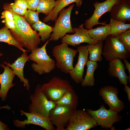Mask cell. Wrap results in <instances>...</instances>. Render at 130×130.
I'll use <instances>...</instances> for the list:
<instances>
[{
  "instance_id": "1",
  "label": "cell",
  "mask_w": 130,
  "mask_h": 130,
  "mask_svg": "<svg viewBox=\"0 0 130 130\" xmlns=\"http://www.w3.org/2000/svg\"><path fill=\"white\" fill-rule=\"evenodd\" d=\"M9 3L3 4V9L10 11L13 14L16 24L13 30H9L12 37L23 47L30 52L37 48L41 39L38 34L33 30L26 21L24 16L19 15L12 10Z\"/></svg>"
},
{
  "instance_id": "2",
  "label": "cell",
  "mask_w": 130,
  "mask_h": 130,
  "mask_svg": "<svg viewBox=\"0 0 130 130\" xmlns=\"http://www.w3.org/2000/svg\"><path fill=\"white\" fill-rule=\"evenodd\" d=\"M47 40L41 47H37L28 56L29 60L35 62L31 65L33 71L39 75L50 73L56 67L55 61L47 54L46 47L49 42Z\"/></svg>"
},
{
  "instance_id": "3",
  "label": "cell",
  "mask_w": 130,
  "mask_h": 130,
  "mask_svg": "<svg viewBox=\"0 0 130 130\" xmlns=\"http://www.w3.org/2000/svg\"><path fill=\"white\" fill-rule=\"evenodd\" d=\"M65 43L54 46L52 50L53 56L56 60V66L65 73H69L72 70L74 58L78 52L75 50L68 47Z\"/></svg>"
},
{
  "instance_id": "4",
  "label": "cell",
  "mask_w": 130,
  "mask_h": 130,
  "mask_svg": "<svg viewBox=\"0 0 130 130\" xmlns=\"http://www.w3.org/2000/svg\"><path fill=\"white\" fill-rule=\"evenodd\" d=\"M41 85L38 84L34 93L30 96L31 103L28 106L29 112L48 117L50 111L56 105L47 99L42 90Z\"/></svg>"
},
{
  "instance_id": "5",
  "label": "cell",
  "mask_w": 130,
  "mask_h": 130,
  "mask_svg": "<svg viewBox=\"0 0 130 130\" xmlns=\"http://www.w3.org/2000/svg\"><path fill=\"white\" fill-rule=\"evenodd\" d=\"M105 40L102 54L107 61L116 58L124 60L129 58L130 51L119 40L117 36L110 34Z\"/></svg>"
},
{
  "instance_id": "6",
  "label": "cell",
  "mask_w": 130,
  "mask_h": 130,
  "mask_svg": "<svg viewBox=\"0 0 130 130\" xmlns=\"http://www.w3.org/2000/svg\"><path fill=\"white\" fill-rule=\"evenodd\" d=\"M41 88L47 99L54 102L59 99L67 91L73 87L68 80L54 76L48 82L41 85Z\"/></svg>"
},
{
  "instance_id": "7",
  "label": "cell",
  "mask_w": 130,
  "mask_h": 130,
  "mask_svg": "<svg viewBox=\"0 0 130 130\" xmlns=\"http://www.w3.org/2000/svg\"><path fill=\"white\" fill-rule=\"evenodd\" d=\"M74 4L70 5L67 8H64L59 13L55 21L53 31L50 37L51 40L57 41L67 33H74L72 27L70 17L72 10Z\"/></svg>"
},
{
  "instance_id": "8",
  "label": "cell",
  "mask_w": 130,
  "mask_h": 130,
  "mask_svg": "<svg viewBox=\"0 0 130 130\" xmlns=\"http://www.w3.org/2000/svg\"><path fill=\"white\" fill-rule=\"evenodd\" d=\"M86 111L93 118L96 122L102 128L115 130L113 124L121 121L123 117L116 111L109 108L106 109L102 104L99 108L96 110L87 109Z\"/></svg>"
},
{
  "instance_id": "9",
  "label": "cell",
  "mask_w": 130,
  "mask_h": 130,
  "mask_svg": "<svg viewBox=\"0 0 130 130\" xmlns=\"http://www.w3.org/2000/svg\"><path fill=\"white\" fill-rule=\"evenodd\" d=\"M98 125L92 116L83 110L73 112L66 130H88Z\"/></svg>"
},
{
  "instance_id": "10",
  "label": "cell",
  "mask_w": 130,
  "mask_h": 130,
  "mask_svg": "<svg viewBox=\"0 0 130 130\" xmlns=\"http://www.w3.org/2000/svg\"><path fill=\"white\" fill-rule=\"evenodd\" d=\"M74 111L66 105H57L50 111L48 118L56 126L55 130H66L65 128Z\"/></svg>"
},
{
  "instance_id": "11",
  "label": "cell",
  "mask_w": 130,
  "mask_h": 130,
  "mask_svg": "<svg viewBox=\"0 0 130 130\" xmlns=\"http://www.w3.org/2000/svg\"><path fill=\"white\" fill-rule=\"evenodd\" d=\"M119 0H106L102 2H99L98 1L94 2L93 5L95 10L91 16L86 20L84 24L85 28L88 30L96 25H105L106 21L100 22L99 19L105 13H110L113 6Z\"/></svg>"
},
{
  "instance_id": "12",
  "label": "cell",
  "mask_w": 130,
  "mask_h": 130,
  "mask_svg": "<svg viewBox=\"0 0 130 130\" xmlns=\"http://www.w3.org/2000/svg\"><path fill=\"white\" fill-rule=\"evenodd\" d=\"M118 88L110 85L103 87L99 91V95L109 108L119 113L124 110L125 105L118 98Z\"/></svg>"
},
{
  "instance_id": "13",
  "label": "cell",
  "mask_w": 130,
  "mask_h": 130,
  "mask_svg": "<svg viewBox=\"0 0 130 130\" xmlns=\"http://www.w3.org/2000/svg\"><path fill=\"white\" fill-rule=\"evenodd\" d=\"M21 113L25 115L27 119L21 121L18 120L13 121L14 125L18 128H24L25 125L33 124L40 126L46 130H54L55 129L48 117L36 114L26 112L20 110Z\"/></svg>"
},
{
  "instance_id": "14",
  "label": "cell",
  "mask_w": 130,
  "mask_h": 130,
  "mask_svg": "<svg viewBox=\"0 0 130 130\" xmlns=\"http://www.w3.org/2000/svg\"><path fill=\"white\" fill-rule=\"evenodd\" d=\"M83 25L84 24H82L78 27L73 28L74 33L72 34H66L61 39V42L75 47L83 43L89 44H95L100 42L91 38L89 34L88 30L85 28Z\"/></svg>"
},
{
  "instance_id": "15",
  "label": "cell",
  "mask_w": 130,
  "mask_h": 130,
  "mask_svg": "<svg viewBox=\"0 0 130 130\" xmlns=\"http://www.w3.org/2000/svg\"><path fill=\"white\" fill-rule=\"evenodd\" d=\"M77 47L78 53L77 62L69 73L72 79L76 83L79 84L81 83L83 79L84 67L89 60V53L86 45H79Z\"/></svg>"
},
{
  "instance_id": "16",
  "label": "cell",
  "mask_w": 130,
  "mask_h": 130,
  "mask_svg": "<svg viewBox=\"0 0 130 130\" xmlns=\"http://www.w3.org/2000/svg\"><path fill=\"white\" fill-rule=\"evenodd\" d=\"M108 72L111 77H116L118 79L121 84L127 85L130 81V77L127 75L125 71L126 68L121 59L114 58L109 62Z\"/></svg>"
},
{
  "instance_id": "17",
  "label": "cell",
  "mask_w": 130,
  "mask_h": 130,
  "mask_svg": "<svg viewBox=\"0 0 130 130\" xmlns=\"http://www.w3.org/2000/svg\"><path fill=\"white\" fill-rule=\"evenodd\" d=\"M0 66L4 69L3 72L0 74V98L2 101H4L9 89L15 86L13 81L15 75L12 70L8 65L5 66L2 64Z\"/></svg>"
},
{
  "instance_id": "18",
  "label": "cell",
  "mask_w": 130,
  "mask_h": 130,
  "mask_svg": "<svg viewBox=\"0 0 130 130\" xmlns=\"http://www.w3.org/2000/svg\"><path fill=\"white\" fill-rule=\"evenodd\" d=\"M111 18L124 21H130V0H119L113 6Z\"/></svg>"
},
{
  "instance_id": "19",
  "label": "cell",
  "mask_w": 130,
  "mask_h": 130,
  "mask_svg": "<svg viewBox=\"0 0 130 130\" xmlns=\"http://www.w3.org/2000/svg\"><path fill=\"white\" fill-rule=\"evenodd\" d=\"M29 60L27 53L25 52H23L21 56L12 64L5 61L3 62V63L8 66L12 70L14 74L19 78L21 82L23 83L28 91L29 90L30 86L28 79L24 77L23 69L25 63Z\"/></svg>"
},
{
  "instance_id": "20",
  "label": "cell",
  "mask_w": 130,
  "mask_h": 130,
  "mask_svg": "<svg viewBox=\"0 0 130 130\" xmlns=\"http://www.w3.org/2000/svg\"><path fill=\"white\" fill-rule=\"evenodd\" d=\"M82 2V0H57L54 9L49 15L44 18L43 21L46 23L50 20L55 21L58 18L59 12L65 7L71 3L75 2L76 6L79 8Z\"/></svg>"
},
{
  "instance_id": "21",
  "label": "cell",
  "mask_w": 130,
  "mask_h": 130,
  "mask_svg": "<svg viewBox=\"0 0 130 130\" xmlns=\"http://www.w3.org/2000/svg\"><path fill=\"white\" fill-rule=\"evenodd\" d=\"M54 102L56 105H66L74 111L76 110L78 104V96L73 88L69 89L59 99Z\"/></svg>"
},
{
  "instance_id": "22",
  "label": "cell",
  "mask_w": 130,
  "mask_h": 130,
  "mask_svg": "<svg viewBox=\"0 0 130 130\" xmlns=\"http://www.w3.org/2000/svg\"><path fill=\"white\" fill-rule=\"evenodd\" d=\"M88 30V33L92 39L99 41H103L110 34L111 28L109 24Z\"/></svg>"
},
{
  "instance_id": "23",
  "label": "cell",
  "mask_w": 130,
  "mask_h": 130,
  "mask_svg": "<svg viewBox=\"0 0 130 130\" xmlns=\"http://www.w3.org/2000/svg\"><path fill=\"white\" fill-rule=\"evenodd\" d=\"M86 65L87 67L86 72L84 78L81 83V84L83 87L93 86L95 83L94 73L98 67V63L89 60Z\"/></svg>"
},
{
  "instance_id": "24",
  "label": "cell",
  "mask_w": 130,
  "mask_h": 130,
  "mask_svg": "<svg viewBox=\"0 0 130 130\" xmlns=\"http://www.w3.org/2000/svg\"><path fill=\"white\" fill-rule=\"evenodd\" d=\"M89 56V60L93 61L101 62L102 60L101 56L103 52V43L100 41L95 44L86 45Z\"/></svg>"
},
{
  "instance_id": "25",
  "label": "cell",
  "mask_w": 130,
  "mask_h": 130,
  "mask_svg": "<svg viewBox=\"0 0 130 130\" xmlns=\"http://www.w3.org/2000/svg\"><path fill=\"white\" fill-rule=\"evenodd\" d=\"M31 27L35 31L39 32L38 34L41 37V40L42 42H45L48 39L53 29L52 26L40 20L32 25Z\"/></svg>"
},
{
  "instance_id": "26",
  "label": "cell",
  "mask_w": 130,
  "mask_h": 130,
  "mask_svg": "<svg viewBox=\"0 0 130 130\" xmlns=\"http://www.w3.org/2000/svg\"><path fill=\"white\" fill-rule=\"evenodd\" d=\"M0 42H5L9 45L13 46L23 52H30L28 50L25 49L15 40L11 35L9 30L5 26L0 29Z\"/></svg>"
},
{
  "instance_id": "27",
  "label": "cell",
  "mask_w": 130,
  "mask_h": 130,
  "mask_svg": "<svg viewBox=\"0 0 130 130\" xmlns=\"http://www.w3.org/2000/svg\"><path fill=\"white\" fill-rule=\"evenodd\" d=\"M111 18L109 23L111 28L110 34L117 36L119 34L130 29V24Z\"/></svg>"
},
{
  "instance_id": "28",
  "label": "cell",
  "mask_w": 130,
  "mask_h": 130,
  "mask_svg": "<svg viewBox=\"0 0 130 130\" xmlns=\"http://www.w3.org/2000/svg\"><path fill=\"white\" fill-rule=\"evenodd\" d=\"M55 0H40L36 11L47 15L53 10L56 4Z\"/></svg>"
},
{
  "instance_id": "29",
  "label": "cell",
  "mask_w": 130,
  "mask_h": 130,
  "mask_svg": "<svg viewBox=\"0 0 130 130\" xmlns=\"http://www.w3.org/2000/svg\"><path fill=\"white\" fill-rule=\"evenodd\" d=\"M39 13L37 11L28 9L24 16L26 21L32 26L35 23L40 21L39 17Z\"/></svg>"
},
{
  "instance_id": "30",
  "label": "cell",
  "mask_w": 130,
  "mask_h": 130,
  "mask_svg": "<svg viewBox=\"0 0 130 130\" xmlns=\"http://www.w3.org/2000/svg\"><path fill=\"white\" fill-rule=\"evenodd\" d=\"M119 40L130 51V29L117 36Z\"/></svg>"
},
{
  "instance_id": "31",
  "label": "cell",
  "mask_w": 130,
  "mask_h": 130,
  "mask_svg": "<svg viewBox=\"0 0 130 130\" xmlns=\"http://www.w3.org/2000/svg\"><path fill=\"white\" fill-rule=\"evenodd\" d=\"M11 9L14 13L19 15L24 16L27 10L20 8L14 3L9 4Z\"/></svg>"
},
{
  "instance_id": "32",
  "label": "cell",
  "mask_w": 130,
  "mask_h": 130,
  "mask_svg": "<svg viewBox=\"0 0 130 130\" xmlns=\"http://www.w3.org/2000/svg\"><path fill=\"white\" fill-rule=\"evenodd\" d=\"M2 23H4L8 29L11 30H13L16 27V24L14 20H11L6 19H4L1 21Z\"/></svg>"
},
{
  "instance_id": "33",
  "label": "cell",
  "mask_w": 130,
  "mask_h": 130,
  "mask_svg": "<svg viewBox=\"0 0 130 130\" xmlns=\"http://www.w3.org/2000/svg\"><path fill=\"white\" fill-rule=\"evenodd\" d=\"M28 4V9L33 11L37 10L40 0H26Z\"/></svg>"
},
{
  "instance_id": "34",
  "label": "cell",
  "mask_w": 130,
  "mask_h": 130,
  "mask_svg": "<svg viewBox=\"0 0 130 130\" xmlns=\"http://www.w3.org/2000/svg\"><path fill=\"white\" fill-rule=\"evenodd\" d=\"M2 13L1 18L11 20H14L13 16L11 12L8 10H4Z\"/></svg>"
},
{
  "instance_id": "35",
  "label": "cell",
  "mask_w": 130,
  "mask_h": 130,
  "mask_svg": "<svg viewBox=\"0 0 130 130\" xmlns=\"http://www.w3.org/2000/svg\"><path fill=\"white\" fill-rule=\"evenodd\" d=\"M14 3L20 8L26 9H28V6L26 0H15Z\"/></svg>"
},
{
  "instance_id": "36",
  "label": "cell",
  "mask_w": 130,
  "mask_h": 130,
  "mask_svg": "<svg viewBox=\"0 0 130 130\" xmlns=\"http://www.w3.org/2000/svg\"><path fill=\"white\" fill-rule=\"evenodd\" d=\"M124 91L126 93L128 97V101L130 102V88L127 85L124 86Z\"/></svg>"
},
{
  "instance_id": "37",
  "label": "cell",
  "mask_w": 130,
  "mask_h": 130,
  "mask_svg": "<svg viewBox=\"0 0 130 130\" xmlns=\"http://www.w3.org/2000/svg\"><path fill=\"white\" fill-rule=\"evenodd\" d=\"M9 128L6 124L0 120V130H8Z\"/></svg>"
},
{
  "instance_id": "38",
  "label": "cell",
  "mask_w": 130,
  "mask_h": 130,
  "mask_svg": "<svg viewBox=\"0 0 130 130\" xmlns=\"http://www.w3.org/2000/svg\"><path fill=\"white\" fill-rule=\"evenodd\" d=\"M123 60L125 64V68L128 70L129 73V76L130 77V63L127 60V59Z\"/></svg>"
},
{
  "instance_id": "39",
  "label": "cell",
  "mask_w": 130,
  "mask_h": 130,
  "mask_svg": "<svg viewBox=\"0 0 130 130\" xmlns=\"http://www.w3.org/2000/svg\"><path fill=\"white\" fill-rule=\"evenodd\" d=\"M2 108L6 109L8 110L10 109V108L9 106H8L7 105L2 106L1 107H0V109Z\"/></svg>"
},
{
  "instance_id": "40",
  "label": "cell",
  "mask_w": 130,
  "mask_h": 130,
  "mask_svg": "<svg viewBox=\"0 0 130 130\" xmlns=\"http://www.w3.org/2000/svg\"><path fill=\"white\" fill-rule=\"evenodd\" d=\"M124 130H130V128H129L127 129H125Z\"/></svg>"
},
{
  "instance_id": "41",
  "label": "cell",
  "mask_w": 130,
  "mask_h": 130,
  "mask_svg": "<svg viewBox=\"0 0 130 130\" xmlns=\"http://www.w3.org/2000/svg\"><path fill=\"white\" fill-rule=\"evenodd\" d=\"M3 56V54L2 53H0V56Z\"/></svg>"
}]
</instances>
